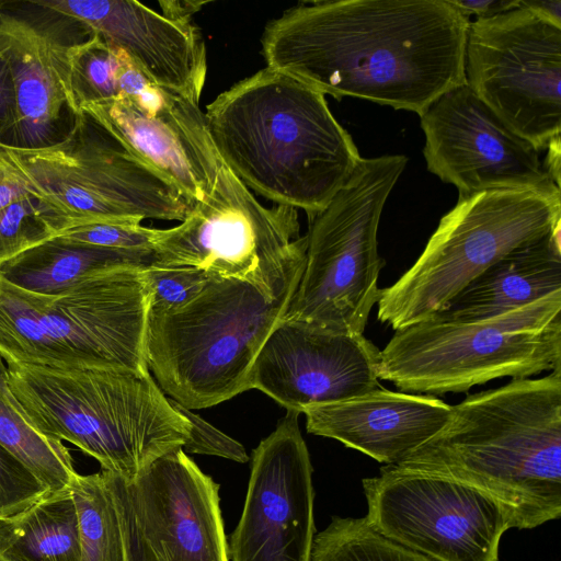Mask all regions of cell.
<instances>
[{
	"label": "cell",
	"mask_w": 561,
	"mask_h": 561,
	"mask_svg": "<svg viewBox=\"0 0 561 561\" xmlns=\"http://www.w3.org/2000/svg\"><path fill=\"white\" fill-rule=\"evenodd\" d=\"M470 20L450 0L300 3L263 32L267 66L336 99L421 115L466 84Z\"/></svg>",
	"instance_id": "1"
},
{
	"label": "cell",
	"mask_w": 561,
	"mask_h": 561,
	"mask_svg": "<svg viewBox=\"0 0 561 561\" xmlns=\"http://www.w3.org/2000/svg\"><path fill=\"white\" fill-rule=\"evenodd\" d=\"M393 466L484 492L505 508L512 528L558 519L561 368L467 396L438 433Z\"/></svg>",
	"instance_id": "2"
},
{
	"label": "cell",
	"mask_w": 561,
	"mask_h": 561,
	"mask_svg": "<svg viewBox=\"0 0 561 561\" xmlns=\"http://www.w3.org/2000/svg\"><path fill=\"white\" fill-rule=\"evenodd\" d=\"M204 117L220 159L247 187L311 219L362 160L324 94L270 67L220 93Z\"/></svg>",
	"instance_id": "3"
},
{
	"label": "cell",
	"mask_w": 561,
	"mask_h": 561,
	"mask_svg": "<svg viewBox=\"0 0 561 561\" xmlns=\"http://www.w3.org/2000/svg\"><path fill=\"white\" fill-rule=\"evenodd\" d=\"M7 383L38 431L127 482L188 435L187 420L149 371L8 364Z\"/></svg>",
	"instance_id": "4"
},
{
	"label": "cell",
	"mask_w": 561,
	"mask_h": 561,
	"mask_svg": "<svg viewBox=\"0 0 561 561\" xmlns=\"http://www.w3.org/2000/svg\"><path fill=\"white\" fill-rule=\"evenodd\" d=\"M149 309L145 268L100 274L55 295L0 277V357L58 369L149 371Z\"/></svg>",
	"instance_id": "5"
},
{
	"label": "cell",
	"mask_w": 561,
	"mask_h": 561,
	"mask_svg": "<svg viewBox=\"0 0 561 561\" xmlns=\"http://www.w3.org/2000/svg\"><path fill=\"white\" fill-rule=\"evenodd\" d=\"M295 291L270 299L248 283L210 276L187 304L149 310L146 358L161 390L190 410L250 390L255 359Z\"/></svg>",
	"instance_id": "6"
},
{
	"label": "cell",
	"mask_w": 561,
	"mask_h": 561,
	"mask_svg": "<svg viewBox=\"0 0 561 561\" xmlns=\"http://www.w3.org/2000/svg\"><path fill=\"white\" fill-rule=\"evenodd\" d=\"M559 368L561 290L492 318L432 316L398 330L380 350L378 378L402 392L435 397Z\"/></svg>",
	"instance_id": "7"
},
{
	"label": "cell",
	"mask_w": 561,
	"mask_h": 561,
	"mask_svg": "<svg viewBox=\"0 0 561 561\" xmlns=\"http://www.w3.org/2000/svg\"><path fill=\"white\" fill-rule=\"evenodd\" d=\"M560 227L557 185L459 196L415 263L394 284L381 288L378 320L398 331L438 313L501 257Z\"/></svg>",
	"instance_id": "8"
},
{
	"label": "cell",
	"mask_w": 561,
	"mask_h": 561,
	"mask_svg": "<svg viewBox=\"0 0 561 561\" xmlns=\"http://www.w3.org/2000/svg\"><path fill=\"white\" fill-rule=\"evenodd\" d=\"M403 154L362 158L328 206L311 219L305 268L283 320L362 335L378 302L386 264L377 232L386 201L405 169Z\"/></svg>",
	"instance_id": "9"
},
{
	"label": "cell",
	"mask_w": 561,
	"mask_h": 561,
	"mask_svg": "<svg viewBox=\"0 0 561 561\" xmlns=\"http://www.w3.org/2000/svg\"><path fill=\"white\" fill-rule=\"evenodd\" d=\"M307 247L297 209L264 207L221 160L209 194L179 226L159 230L153 251L154 264L197 267L276 299L297 289Z\"/></svg>",
	"instance_id": "10"
},
{
	"label": "cell",
	"mask_w": 561,
	"mask_h": 561,
	"mask_svg": "<svg viewBox=\"0 0 561 561\" xmlns=\"http://www.w3.org/2000/svg\"><path fill=\"white\" fill-rule=\"evenodd\" d=\"M8 149L68 229L95 222L141 224L148 218L182 221L195 206L84 111L62 141L39 149Z\"/></svg>",
	"instance_id": "11"
},
{
	"label": "cell",
	"mask_w": 561,
	"mask_h": 561,
	"mask_svg": "<svg viewBox=\"0 0 561 561\" xmlns=\"http://www.w3.org/2000/svg\"><path fill=\"white\" fill-rule=\"evenodd\" d=\"M467 85L537 151L561 131V27L523 5L469 24Z\"/></svg>",
	"instance_id": "12"
},
{
	"label": "cell",
	"mask_w": 561,
	"mask_h": 561,
	"mask_svg": "<svg viewBox=\"0 0 561 561\" xmlns=\"http://www.w3.org/2000/svg\"><path fill=\"white\" fill-rule=\"evenodd\" d=\"M373 529L435 561H499L505 508L480 490L446 477L386 465L363 480Z\"/></svg>",
	"instance_id": "13"
},
{
	"label": "cell",
	"mask_w": 561,
	"mask_h": 561,
	"mask_svg": "<svg viewBox=\"0 0 561 561\" xmlns=\"http://www.w3.org/2000/svg\"><path fill=\"white\" fill-rule=\"evenodd\" d=\"M420 119L427 170L455 185L461 197L489 190L556 185L539 151L467 83L442 94Z\"/></svg>",
	"instance_id": "14"
},
{
	"label": "cell",
	"mask_w": 561,
	"mask_h": 561,
	"mask_svg": "<svg viewBox=\"0 0 561 561\" xmlns=\"http://www.w3.org/2000/svg\"><path fill=\"white\" fill-rule=\"evenodd\" d=\"M296 411L253 450L232 561H310L314 539L312 466Z\"/></svg>",
	"instance_id": "15"
},
{
	"label": "cell",
	"mask_w": 561,
	"mask_h": 561,
	"mask_svg": "<svg viewBox=\"0 0 561 561\" xmlns=\"http://www.w3.org/2000/svg\"><path fill=\"white\" fill-rule=\"evenodd\" d=\"M11 42L16 122L8 148L39 149L62 141L80 112L68 81V49L92 34L47 1H3Z\"/></svg>",
	"instance_id": "16"
},
{
	"label": "cell",
	"mask_w": 561,
	"mask_h": 561,
	"mask_svg": "<svg viewBox=\"0 0 561 561\" xmlns=\"http://www.w3.org/2000/svg\"><path fill=\"white\" fill-rule=\"evenodd\" d=\"M133 527L148 561H229L219 484L178 447L126 481Z\"/></svg>",
	"instance_id": "17"
},
{
	"label": "cell",
	"mask_w": 561,
	"mask_h": 561,
	"mask_svg": "<svg viewBox=\"0 0 561 561\" xmlns=\"http://www.w3.org/2000/svg\"><path fill=\"white\" fill-rule=\"evenodd\" d=\"M380 350L367 337L282 320L262 346L250 376L287 411L353 398L380 388Z\"/></svg>",
	"instance_id": "18"
},
{
	"label": "cell",
	"mask_w": 561,
	"mask_h": 561,
	"mask_svg": "<svg viewBox=\"0 0 561 561\" xmlns=\"http://www.w3.org/2000/svg\"><path fill=\"white\" fill-rule=\"evenodd\" d=\"M82 111L195 204L211 191L221 159L197 102L165 90L147 106L118 96Z\"/></svg>",
	"instance_id": "19"
},
{
	"label": "cell",
	"mask_w": 561,
	"mask_h": 561,
	"mask_svg": "<svg viewBox=\"0 0 561 561\" xmlns=\"http://www.w3.org/2000/svg\"><path fill=\"white\" fill-rule=\"evenodd\" d=\"M123 50L154 84L197 103L206 78V49L196 26L176 22L130 0H51Z\"/></svg>",
	"instance_id": "20"
},
{
	"label": "cell",
	"mask_w": 561,
	"mask_h": 561,
	"mask_svg": "<svg viewBox=\"0 0 561 561\" xmlns=\"http://www.w3.org/2000/svg\"><path fill=\"white\" fill-rule=\"evenodd\" d=\"M311 434L336 439L375 460L396 465L447 423L451 405L430 394L382 387L302 412Z\"/></svg>",
	"instance_id": "21"
},
{
	"label": "cell",
	"mask_w": 561,
	"mask_h": 561,
	"mask_svg": "<svg viewBox=\"0 0 561 561\" xmlns=\"http://www.w3.org/2000/svg\"><path fill=\"white\" fill-rule=\"evenodd\" d=\"M561 227L493 263L433 316L476 321L518 309L561 290Z\"/></svg>",
	"instance_id": "22"
},
{
	"label": "cell",
	"mask_w": 561,
	"mask_h": 561,
	"mask_svg": "<svg viewBox=\"0 0 561 561\" xmlns=\"http://www.w3.org/2000/svg\"><path fill=\"white\" fill-rule=\"evenodd\" d=\"M153 263V251L103 248L57 234L0 263V277L26 291L55 295L100 274Z\"/></svg>",
	"instance_id": "23"
},
{
	"label": "cell",
	"mask_w": 561,
	"mask_h": 561,
	"mask_svg": "<svg viewBox=\"0 0 561 561\" xmlns=\"http://www.w3.org/2000/svg\"><path fill=\"white\" fill-rule=\"evenodd\" d=\"M77 508L81 560L130 561L131 517L126 480L102 470L70 484Z\"/></svg>",
	"instance_id": "24"
},
{
	"label": "cell",
	"mask_w": 561,
	"mask_h": 561,
	"mask_svg": "<svg viewBox=\"0 0 561 561\" xmlns=\"http://www.w3.org/2000/svg\"><path fill=\"white\" fill-rule=\"evenodd\" d=\"M77 508L69 489L50 492L0 522V561H80Z\"/></svg>",
	"instance_id": "25"
},
{
	"label": "cell",
	"mask_w": 561,
	"mask_h": 561,
	"mask_svg": "<svg viewBox=\"0 0 561 561\" xmlns=\"http://www.w3.org/2000/svg\"><path fill=\"white\" fill-rule=\"evenodd\" d=\"M67 229L0 144V263Z\"/></svg>",
	"instance_id": "26"
},
{
	"label": "cell",
	"mask_w": 561,
	"mask_h": 561,
	"mask_svg": "<svg viewBox=\"0 0 561 561\" xmlns=\"http://www.w3.org/2000/svg\"><path fill=\"white\" fill-rule=\"evenodd\" d=\"M0 445L25 465L50 492L70 488L78 474L61 440L43 434L28 420L7 383L0 357Z\"/></svg>",
	"instance_id": "27"
},
{
	"label": "cell",
	"mask_w": 561,
	"mask_h": 561,
	"mask_svg": "<svg viewBox=\"0 0 561 561\" xmlns=\"http://www.w3.org/2000/svg\"><path fill=\"white\" fill-rule=\"evenodd\" d=\"M310 561H435L383 537L365 517H333L314 536Z\"/></svg>",
	"instance_id": "28"
},
{
	"label": "cell",
	"mask_w": 561,
	"mask_h": 561,
	"mask_svg": "<svg viewBox=\"0 0 561 561\" xmlns=\"http://www.w3.org/2000/svg\"><path fill=\"white\" fill-rule=\"evenodd\" d=\"M128 57L99 35L92 33L85 41L68 49V81L78 112L119 95V76Z\"/></svg>",
	"instance_id": "29"
},
{
	"label": "cell",
	"mask_w": 561,
	"mask_h": 561,
	"mask_svg": "<svg viewBox=\"0 0 561 561\" xmlns=\"http://www.w3.org/2000/svg\"><path fill=\"white\" fill-rule=\"evenodd\" d=\"M145 276L151 311H168L187 304L203 290L210 277L197 267L154 263L145 268Z\"/></svg>",
	"instance_id": "30"
},
{
	"label": "cell",
	"mask_w": 561,
	"mask_h": 561,
	"mask_svg": "<svg viewBox=\"0 0 561 561\" xmlns=\"http://www.w3.org/2000/svg\"><path fill=\"white\" fill-rule=\"evenodd\" d=\"M48 493L49 488L0 445V522L25 511Z\"/></svg>",
	"instance_id": "31"
},
{
	"label": "cell",
	"mask_w": 561,
	"mask_h": 561,
	"mask_svg": "<svg viewBox=\"0 0 561 561\" xmlns=\"http://www.w3.org/2000/svg\"><path fill=\"white\" fill-rule=\"evenodd\" d=\"M159 230L144 227L140 222H95L72 227L59 234L103 248L153 251Z\"/></svg>",
	"instance_id": "32"
},
{
	"label": "cell",
	"mask_w": 561,
	"mask_h": 561,
	"mask_svg": "<svg viewBox=\"0 0 561 561\" xmlns=\"http://www.w3.org/2000/svg\"><path fill=\"white\" fill-rule=\"evenodd\" d=\"M169 401L188 422V435L182 446L184 451L218 456L237 462H247L249 460L244 447L239 442L229 437L178 401L171 398Z\"/></svg>",
	"instance_id": "33"
},
{
	"label": "cell",
	"mask_w": 561,
	"mask_h": 561,
	"mask_svg": "<svg viewBox=\"0 0 561 561\" xmlns=\"http://www.w3.org/2000/svg\"><path fill=\"white\" fill-rule=\"evenodd\" d=\"M11 42L3 1H0V144L8 147L16 122L14 84L11 72Z\"/></svg>",
	"instance_id": "34"
},
{
	"label": "cell",
	"mask_w": 561,
	"mask_h": 561,
	"mask_svg": "<svg viewBox=\"0 0 561 561\" xmlns=\"http://www.w3.org/2000/svg\"><path fill=\"white\" fill-rule=\"evenodd\" d=\"M450 2L469 20L472 15L476 20L489 19L519 7V0H450Z\"/></svg>",
	"instance_id": "35"
},
{
	"label": "cell",
	"mask_w": 561,
	"mask_h": 561,
	"mask_svg": "<svg viewBox=\"0 0 561 561\" xmlns=\"http://www.w3.org/2000/svg\"><path fill=\"white\" fill-rule=\"evenodd\" d=\"M162 8V15L165 18L183 23H190L194 13L206 4L205 1H184V0H171L160 1Z\"/></svg>",
	"instance_id": "36"
},
{
	"label": "cell",
	"mask_w": 561,
	"mask_h": 561,
	"mask_svg": "<svg viewBox=\"0 0 561 561\" xmlns=\"http://www.w3.org/2000/svg\"><path fill=\"white\" fill-rule=\"evenodd\" d=\"M520 5L561 27V0H520Z\"/></svg>",
	"instance_id": "37"
},
{
	"label": "cell",
	"mask_w": 561,
	"mask_h": 561,
	"mask_svg": "<svg viewBox=\"0 0 561 561\" xmlns=\"http://www.w3.org/2000/svg\"><path fill=\"white\" fill-rule=\"evenodd\" d=\"M547 157L543 163L545 170L556 185L560 187V158L561 140L560 137L553 139L547 147Z\"/></svg>",
	"instance_id": "38"
},
{
	"label": "cell",
	"mask_w": 561,
	"mask_h": 561,
	"mask_svg": "<svg viewBox=\"0 0 561 561\" xmlns=\"http://www.w3.org/2000/svg\"><path fill=\"white\" fill-rule=\"evenodd\" d=\"M130 561H146L144 556L136 550H130Z\"/></svg>",
	"instance_id": "39"
}]
</instances>
